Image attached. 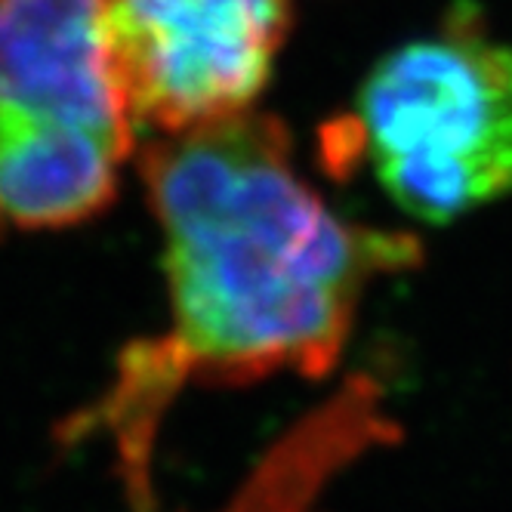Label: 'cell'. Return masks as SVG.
Returning a JSON list of instances; mask_svg holds the SVG:
<instances>
[{"mask_svg":"<svg viewBox=\"0 0 512 512\" xmlns=\"http://www.w3.org/2000/svg\"><path fill=\"white\" fill-rule=\"evenodd\" d=\"M139 173L161 226L167 321L118 355L62 438L112 445L127 494L145 506L158 435L182 392L327 377L368 290L417 266L423 250L408 232L327 207L297 170L287 127L256 108L149 136Z\"/></svg>","mask_w":512,"mask_h":512,"instance_id":"1","label":"cell"},{"mask_svg":"<svg viewBox=\"0 0 512 512\" xmlns=\"http://www.w3.org/2000/svg\"><path fill=\"white\" fill-rule=\"evenodd\" d=\"M343 124L346 152L420 223L488 207L512 192V44L457 4L368 71Z\"/></svg>","mask_w":512,"mask_h":512,"instance_id":"2","label":"cell"},{"mask_svg":"<svg viewBox=\"0 0 512 512\" xmlns=\"http://www.w3.org/2000/svg\"><path fill=\"white\" fill-rule=\"evenodd\" d=\"M133 149L105 0H0V229L84 223Z\"/></svg>","mask_w":512,"mask_h":512,"instance_id":"3","label":"cell"},{"mask_svg":"<svg viewBox=\"0 0 512 512\" xmlns=\"http://www.w3.org/2000/svg\"><path fill=\"white\" fill-rule=\"evenodd\" d=\"M287 28L290 0H105L108 65L152 136L256 108Z\"/></svg>","mask_w":512,"mask_h":512,"instance_id":"4","label":"cell"},{"mask_svg":"<svg viewBox=\"0 0 512 512\" xmlns=\"http://www.w3.org/2000/svg\"><path fill=\"white\" fill-rule=\"evenodd\" d=\"M398 442V423L371 377H349L256 460L216 512H315L324 491L355 460Z\"/></svg>","mask_w":512,"mask_h":512,"instance_id":"5","label":"cell"}]
</instances>
